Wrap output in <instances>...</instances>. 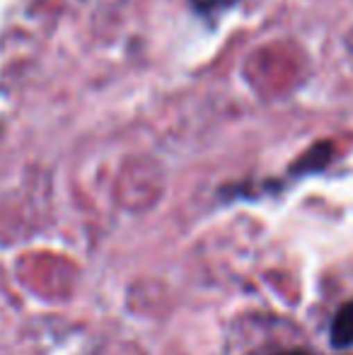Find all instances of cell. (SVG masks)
Wrapping results in <instances>:
<instances>
[{"label": "cell", "instance_id": "obj_1", "mask_svg": "<svg viewBox=\"0 0 353 355\" xmlns=\"http://www.w3.org/2000/svg\"><path fill=\"white\" fill-rule=\"evenodd\" d=\"M329 341L339 351L353 346V300L334 314V322H332L329 329Z\"/></svg>", "mask_w": 353, "mask_h": 355}, {"label": "cell", "instance_id": "obj_2", "mask_svg": "<svg viewBox=\"0 0 353 355\" xmlns=\"http://www.w3.org/2000/svg\"><path fill=\"white\" fill-rule=\"evenodd\" d=\"M281 355H307V353H302V351H291V353H281Z\"/></svg>", "mask_w": 353, "mask_h": 355}]
</instances>
